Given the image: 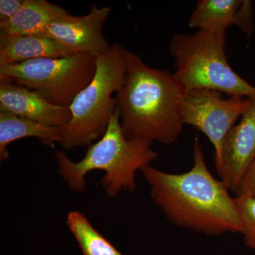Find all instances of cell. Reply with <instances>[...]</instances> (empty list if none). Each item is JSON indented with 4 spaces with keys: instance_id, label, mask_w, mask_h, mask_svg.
Listing matches in <instances>:
<instances>
[{
    "instance_id": "cell-12",
    "label": "cell",
    "mask_w": 255,
    "mask_h": 255,
    "mask_svg": "<svg viewBox=\"0 0 255 255\" xmlns=\"http://www.w3.org/2000/svg\"><path fill=\"white\" fill-rule=\"evenodd\" d=\"M71 55L74 54L66 47L46 36L29 35L0 38V66Z\"/></svg>"
},
{
    "instance_id": "cell-14",
    "label": "cell",
    "mask_w": 255,
    "mask_h": 255,
    "mask_svg": "<svg viewBox=\"0 0 255 255\" xmlns=\"http://www.w3.org/2000/svg\"><path fill=\"white\" fill-rule=\"evenodd\" d=\"M241 0H199L189 21L191 28L214 33H226L237 26Z\"/></svg>"
},
{
    "instance_id": "cell-13",
    "label": "cell",
    "mask_w": 255,
    "mask_h": 255,
    "mask_svg": "<svg viewBox=\"0 0 255 255\" xmlns=\"http://www.w3.org/2000/svg\"><path fill=\"white\" fill-rule=\"evenodd\" d=\"M60 130L61 127L37 123L0 109V160L9 158L10 143L24 137H38L44 145L53 147L59 140Z\"/></svg>"
},
{
    "instance_id": "cell-8",
    "label": "cell",
    "mask_w": 255,
    "mask_h": 255,
    "mask_svg": "<svg viewBox=\"0 0 255 255\" xmlns=\"http://www.w3.org/2000/svg\"><path fill=\"white\" fill-rule=\"evenodd\" d=\"M110 7L92 6L90 12L82 16L69 15L47 26L40 36L61 43L73 54L97 58L108 53L111 45L102 33L110 17Z\"/></svg>"
},
{
    "instance_id": "cell-5",
    "label": "cell",
    "mask_w": 255,
    "mask_h": 255,
    "mask_svg": "<svg viewBox=\"0 0 255 255\" xmlns=\"http://www.w3.org/2000/svg\"><path fill=\"white\" fill-rule=\"evenodd\" d=\"M226 43V33L199 30L192 35L174 34L169 45L174 76L186 91L205 89L255 100V87L228 64Z\"/></svg>"
},
{
    "instance_id": "cell-11",
    "label": "cell",
    "mask_w": 255,
    "mask_h": 255,
    "mask_svg": "<svg viewBox=\"0 0 255 255\" xmlns=\"http://www.w3.org/2000/svg\"><path fill=\"white\" fill-rule=\"evenodd\" d=\"M69 15L63 8L46 0H26L17 14L0 22V38L40 36L47 26Z\"/></svg>"
},
{
    "instance_id": "cell-16",
    "label": "cell",
    "mask_w": 255,
    "mask_h": 255,
    "mask_svg": "<svg viewBox=\"0 0 255 255\" xmlns=\"http://www.w3.org/2000/svg\"><path fill=\"white\" fill-rule=\"evenodd\" d=\"M242 223V234L248 248L255 250V197L240 194L236 198Z\"/></svg>"
},
{
    "instance_id": "cell-18",
    "label": "cell",
    "mask_w": 255,
    "mask_h": 255,
    "mask_svg": "<svg viewBox=\"0 0 255 255\" xmlns=\"http://www.w3.org/2000/svg\"><path fill=\"white\" fill-rule=\"evenodd\" d=\"M26 0H1L0 1V22L6 21L17 14Z\"/></svg>"
},
{
    "instance_id": "cell-17",
    "label": "cell",
    "mask_w": 255,
    "mask_h": 255,
    "mask_svg": "<svg viewBox=\"0 0 255 255\" xmlns=\"http://www.w3.org/2000/svg\"><path fill=\"white\" fill-rule=\"evenodd\" d=\"M253 10L252 4L250 1H243L238 14L237 26H239L242 31L251 36L253 31Z\"/></svg>"
},
{
    "instance_id": "cell-2",
    "label": "cell",
    "mask_w": 255,
    "mask_h": 255,
    "mask_svg": "<svg viewBox=\"0 0 255 255\" xmlns=\"http://www.w3.org/2000/svg\"><path fill=\"white\" fill-rule=\"evenodd\" d=\"M124 54L125 78L116 98L124 135L128 140L174 143L184 125L185 89L174 73L150 68L127 49Z\"/></svg>"
},
{
    "instance_id": "cell-7",
    "label": "cell",
    "mask_w": 255,
    "mask_h": 255,
    "mask_svg": "<svg viewBox=\"0 0 255 255\" xmlns=\"http://www.w3.org/2000/svg\"><path fill=\"white\" fill-rule=\"evenodd\" d=\"M250 102L251 99L241 96L223 98L216 90H187L183 101V121L209 137L214 146L216 160L225 137L246 112Z\"/></svg>"
},
{
    "instance_id": "cell-1",
    "label": "cell",
    "mask_w": 255,
    "mask_h": 255,
    "mask_svg": "<svg viewBox=\"0 0 255 255\" xmlns=\"http://www.w3.org/2000/svg\"><path fill=\"white\" fill-rule=\"evenodd\" d=\"M193 150L194 165L184 173H167L150 164L140 169L152 200L179 227L207 236L241 233L236 199L230 195L227 185L210 172L197 137Z\"/></svg>"
},
{
    "instance_id": "cell-19",
    "label": "cell",
    "mask_w": 255,
    "mask_h": 255,
    "mask_svg": "<svg viewBox=\"0 0 255 255\" xmlns=\"http://www.w3.org/2000/svg\"><path fill=\"white\" fill-rule=\"evenodd\" d=\"M240 194L255 197V161L243 179L237 195Z\"/></svg>"
},
{
    "instance_id": "cell-15",
    "label": "cell",
    "mask_w": 255,
    "mask_h": 255,
    "mask_svg": "<svg viewBox=\"0 0 255 255\" xmlns=\"http://www.w3.org/2000/svg\"><path fill=\"white\" fill-rule=\"evenodd\" d=\"M67 225L84 255H124L92 226L82 213H69Z\"/></svg>"
},
{
    "instance_id": "cell-4",
    "label": "cell",
    "mask_w": 255,
    "mask_h": 255,
    "mask_svg": "<svg viewBox=\"0 0 255 255\" xmlns=\"http://www.w3.org/2000/svg\"><path fill=\"white\" fill-rule=\"evenodd\" d=\"M119 42L108 53L97 58V69L91 82L70 106L71 119L61 127L58 142L66 150L90 146L105 133L117 108L112 95L120 90L125 78L127 63Z\"/></svg>"
},
{
    "instance_id": "cell-6",
    "label": "cell",
    "mask_w": 255,
    "mask_h": 255,
    "mask_svg": "<svg viewBox=\"0 0 255 255\" xmlns=\"http://www.w3.org/2000/svg\"><path fill=\"white\" fill-rule=\"evenodd\" d=\"M97 58L74 54L39 58L0 66V82L30 89L53 105L70 107L76 96L91 82Z\"/></svg>"
},
{
    "instance_id": "cell-9",
    "label": "cell",
    "mask_w": 255,
    "mask_h": 255,
    "mask_svg": "<svg viewBox=\"0 0 255 255\" xmlns=\"http://www.w3.org/2000/svg\"><path fill=\"white\" fill-rule=\"evenodd\" d=\"M255 161V100L242 115L241 121L223 140L216 171L230 191L238 194L248 170Z\"/></svg>"
},
{
    "instance_id": "cell-10",
    "label": "cell",
    "mask_w": 255,
    "mask_h": 255,
    "mask_svg": "<svg viewBox=\"0 0 255 255\" xmlns=\"http://www.w3.org/2000/svg\"><path fill=\"white\" fill-rule=\"evenodd\" d=\"M0 109L50 127H65L71 119L70 107L53 105L36 92L11 82H0Z\"/></svg>"
},
{
    "instance_id": "cell-3",
    "label": "cell",
    "mask_w": 255,
    "mask_h": 255,
    "mask_svg": "<svg viewBox=\"0 0 255 255\" xmlns=\"http://www.w3.org/2000/svg\"><path fill=\"white\" fill-rule=\"evenodd\" d=\"M151 144L125 137L117 106L105 133L98 141L89 146L82 160L73 162L60 150L55 152V158L59 174L70 189L82 192L86 187V174L100 169L105 172L102 184L106 194L115 197L121 191L135 190L136 172L157 157V152L151 149Z\"/></svg>"
}]
</instances>
